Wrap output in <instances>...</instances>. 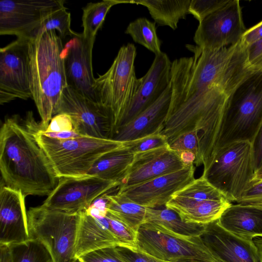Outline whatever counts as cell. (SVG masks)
I'll return each mask as SVG.
<instances>
[{
    "label": "cell",
    "mask_w": 262,
    "mask_h": 262,
    "mask_svg": "<svg viewBox=\"0 0 262 262\" xmlns=\"http://www.w3.org/2000/svg\"><path fill=\"white\" fill-rule=\"evenodd\" d=\"M224 199L225 198L223 194L201 176L175 192L167 204H179Z\"/></svg>",
    "instance_id": "cell-29"
},
{
    "label": "cell",
    "mask_w": 262,
    "mask_h": 262,
    "mask_svg": "<svg viewBox=\"0 0 262 262\" xmlns=\"http://www.w3.org/2000/svg\"><path fill=\"white\" fill-rule=\"evenodd\" d=\"M104 195L107 200V213L137 232L145 222L146 207L117 192Z\"/></svg>",
    "instance_id": "cell-28"
},
{
    "label": "cell",
    "mask_w": 262,
    "mask_h": 262,
    "mask_svg": "<svg viewBox=\"0 0 262 262\" xmlns=\"http://www.w3.org/2000/svg\"><path fill=\"white\" fill-rule=\"evenodd\" d=\"M64 3L63 0H2L0 34L29 38L32 31Z\"/></svg>",
    "instance_id": "cell-14"
},
{
    "label": "cell",
    "mask_w": 262,
    "mask_h": 262,
    "mask_svg": "<svg viewBox=\"0 0 262 262\" xmlns=\"http://www.w3.org/2000/svg\"><path fill=\"white\" fill-rule=\"evenodd\" d=\"M116 249L125 262H167L139 251H134L122 247H116Z\"/></svg>",
    "instance_id": "cell-40"
},
{
    "label": "cell",
    "mask_w": 262,
    "mask_h": 262,
    "mask_svg": "<svg viewBox=\"0 0 262 262\" xmlns=\"http://www.w3.org/2000/svg\"><path fill=\"white\" fill-rule=\"evenodd\" d=\"M71 14L63 6L53 11L30 34L29 39H33L47 31L57 30L61 38L72 37L77 34L71 28Z\"/></svg>",
    "instance_id": "cell-33"
},
{
    "label": "cell",
    "mask_w": 262,
    "mask_h": 262,
    "mask_svg": "<svg viewBox=\"0 0 262 262\" xmlns=\"http://www.w3.org/2000/svg\"><path fill=\"white\" fill-rule=\"evenodd\" d=\"M106 217L111 230L119 243L118 247L138 251L137 232L107 212Z\"/></svg>",
    "instance_id": "cell-34"
},
{
    "label": "cell",
    "mask_w": 262,
    "mask_h": 262,
    "mask_svg": "<svg viewBox=\"0 0 262 262\" xmlns=\"http://www.w3.org/2000/svg\"><path fill=\"white\" fill-rule=\"evenodd\" d=\"M255 172L252 143L236 141L218 149L202 176L226 200L236 203L253 184Z\"/></svg>",
    "instance_id": "cell-5"
},
{
    "label": "cell",
    "mask_w": 262,
    "mask_h": 262,
    "mask_svg": "<svg viewBox=\"0 0 262 262\" xmlns=\"http://www.w3.org/2000/svg\"><path fill=\"white\" fill-rule=\"evenodd\" d=\"M30 239L41 242L53 262H77L76 245L80 212L68 213L42 205L27 212Z\"/></svg>",
    "instance_id": "cell-7"
},
{
    "label": "cell",
    "mask_w": 262,
    "mask_h": 262,
    "mask_svg": "<svg viewBox=\"0 0 262 262\" xmlns=\"http://www.w3.org/2000/svg\"><path fill=\"white\" fill-rule=\"evenodd\" d=\"M118 246L106 216L93 217L84 211L80 212L76 245L77 259L93 251Z\"/></svg>",
    "instance_id": "cell-22"
},
{
    "label": "cell",
    "mask_w": 262,
    "mask_h": 262,
    "mask_svg": "<svg viewBox=\"0 0 262 262\" xmlns=\"http://www.w3.org/2000/svg\"><path fill=\"white\" fill-rule=\"evenodd\" d=\"M124 3L135 4V1L104 0L88 3L82 9L83 35L95 39L96 35L110 9L114 5Z\"/></svg>",
    "instance_id": "cell-30"
},
{
    "label": "cell",
    "mask_w": 262,
    "mask_h": 262,
    "mask_svg": "<svg viewBox=\"0 0 262 262\" xmlns=\"http://www.w3.org/2000/svg\"><path fill=\"white\" fill-rule=\"evenodd\" d=\"M0 170L4 185L25 196L49 195L58 178L26 119L6 118L0 130Z\"/></svg>",
    "instance_id": "cell-2"
},
{
    "label": "cell",
    "mask_w": 262,
    "mask_h": 262,
    "mask_svg": "<svg viewBox=\"0 0 262 262\" xmlns=\"http://www.w3.org/2000/svg\"><path fill=\"white\" fill-rule=\"evenodd\" d=\"M231 204L224 199L179 204H166L165 207L176 211L185 222L206 225L217 220Z\"/></svg>",
    "instance_id": "cell-24"
},
{
    "label": "cell",
    "mask_w": 262,
    "mask_h": 262,
    "mask_svg": "<svg viewBox=\"0 0 262 262\" xmlns=\"http://www.w3.org/2000/svg\"><path fill=\"white\" fill-rule=\"evenodd\" d=\"M171 96L170 85L154 103L121 127L113 139L123 142L161 133L167 116Z\"/></svg>",
    "instance_id": "cell-21"
},
{
    "label": "cell",
    "mask_w": 262,
    "mask_h": 262,
    "mask_svg": "<svg viewBox=\"0 0 262 262\" xmlns=\"http://www.w3.org/2000/svg\"><path fill=\"white\" fill-rule=\"evenodd\" d=\"M145 223L159 225L175 234L186 236H200L205 227V225L183 221L176 211L165 206L146 207Z\"/></svg>",
    "instance_id": "cell-27"
},
{
    "label": "cell",
    "mask_w": 262,
    "mask_h": 262,
    "mask_svg": "<svg viewBox=\"0 0 262 262\" xmlns=\"http://www.w3.org/2000/svg\"><path fill=\"white\" fill-rule=\"evenodd\" d=\"M79 262H125L118 254L116 247L98 249L78 258Z\"/></svg>",
    "instance_id": "cell-37"
},
{
    "label": "cell",
    "mask_w": 262,
    "mask_h": 262,
    "mask_svg": "<svg viewBox=\"0 0 262 262\" xmlns=\"http://www.w3.org/2000/svg\"><path fill=\"white\" fill-rule=\"evenodd\" d=\"M186 48L193 55L172 62L171 99L161 133L169 144L184 134L195 132L199 149L194 164L206 169L217 151L231 97L255 71L241 40L215 50L192 45Z\"/></svg>",
    "instance_id": "cell-1"
},
{
    "label": "cell",
    "mask_w": 262,
    "mask_h": 262,
    "mask_svg": "<svg viewBox=\"0 0 262 262\" xmlns=\"http://www.w3.org/2000/svg\"><path fill=\"white\" fill-rule=\"evenodd\" d=\"M170 262H210L194 258H180Z\"/></svg>",
    "instance_id": "cell-48"
},
{
    "label": "cell",
    "mask_w": 262,
    "mask_h": 262,
    "mask_svg": "<svg viewBox=\"0 0 262 262\" xmlns=\"http://www.w3.org/2000/svg\"><path fill=\"white\" fill-rule=\"evenodd\" d=\"M262 180V166L255 172L253 182Z\"/></svg>",
    "instance_id": "cell-49"
},
{
    "label": "cell",
    "mask_w": 262,
    "mask_h": 262,
    "mask_svg": "<svg viewBox=\"0 0 262 262\" xmlns=\"http://www.w3.org/2000/svg\"><path fill=\"white\" fill-rule=\"evenodd\" d=\"M262 122V72L255 71L236 90L226 110L217 149L236 141L253 142Z\"/></svg>",
    "instance_id": "cell-6"
},
{
    "label": "cell",
    "mask_w": 262,
    "mask_h": 262,
    "mask_svg": "<svg viewBox=\"0 0 262 262\" xmlns=\"http://www.w3.org/2000/svg\"><path fill=\"white\" fill-rule=\"evenodd\" d=\"M8 246L11 262H53L47 248L36 239H29Z\"/></svg>",
    "instance_id": "cell-32"
},
{
    "label": "cell",
    "mask_w": 262,
    "mask_h": 262,
    "mask_svg": "<svg viewBox=\"0 0 262 262\" xmlns=\"http://www.w3.org/2000/svg\"><path fill=\"white\" fill-rule=\"evenodd\" d=\"M27 119L58 179L86 176L101 156L123 146L122 142L114 139L85 136L64 140L50 138L39 133V124L32 114Z\"/></svg>",
    "instance_id": "cell-4"
},
{
    "label": "cell",
    "mask_w": 262,
    "mask_h": 262,
    "mask_svg": "<svg viewBox=\"0 0 262 262\" xmlns=\"http://www.w3.org/2000/svg\"><path fill=\"white\" fill-rule=\"evenodd\" d=\"M123 146L134 154L168 145L166 137L158 133L132 141L123 142Z\"/></svg>",
    "instance_id": "cell-35"
},
{
    "label": "cell",
    "mask_w": 262,
    "mask_h": 262,
    "mask_svg": "<svg viewBox=\"0 0 262 262\" xmlns=\"http://www.w3.org/2000/svg\"><path fill=\"white\" fill-rule=\"evenodd\" d=\"M252 145L256 171L262 166V122Z\"/></svg>",
    "instance_id": "cell-44"
},
{
    "label": "cell",
    "mask_w": 262,
    "mask_h": 262,
    "mask_svg": "<svg viewBox=\"0 0 262 262\" xmlns=\"http://www.w3.org/2000/svg\"><path fill=\"white\" fill-rule=\"evenodd\" d=\"M137 238L139 251L167 262L185 258L223 262L200 236L180 235L159 225L145 223L138 230Z\"/></svg>",
    "instance_id": "cell-9"
},
{
    "label": "cell",
    "mask_w": 262,
    "mask_h": 262,
    "mask_svg": "<svg viewBox=\"0 0 262 262\" xmlns=\"http://www.w3.org/2000/svg\"><path fill=\"white\" fill-rule=\"evenodd\" d=\"M169 147L176 152L182 151H191L197 156L199 144L196 133L193 132L184 134L168 144Z\"/></svg>",
    "instance_id": "cell-38"
},
{
    "label": "cell",
    "mask_w": 262,
    "mask_h": 262,
    "mask_svg": "<svg viewBox=\"0 0 262 262\" xmlns=\"http://www.w3.org/2000/svg\"><path fill=\"white\" fill-rule=\"evenodd\" d=\"M63 48L61 38L55 30L29 39L30 89L42 130L59 113L63 90L68 86Z\"/></svg>",
    "instance_id": "cell-3"
},
{
    "label": "cell",
    "mask_w": 262,
    "mask_h": 262,
    "mask_svg": "<svg viewBox=\"0 0 262 262\" xmlns=\"http://www.w3.org/2000/svg\"><path fill=\"white\" fill-rule=\"evenodd\" d=\"M252 205L262 209V204H255V205Z\"/></svg>",
    "instance_id": "cell-50"
},
{
    "label": "cell",
    "mask_w": 262,
    "mask_h": 262,
    "mask_svg": "<svg viewBox=\"0 0 262 262\" xmlns=\"http://www.w3.org/2000/svg\"><path fill=\"white\" fill-rule=\"evenodd\" d=\"M262 39V20L246 30L241 41L247 48Z\"/></svg>",
    "instance_id": "cell-43"
},
{
    "label": "cell",
    "mask_w": 262,
    "mask_h": 262,
    "mask_svg": "<svg viewBox=\"0 0 262 262\" xmlns=\"http://www.w3.org/2000/svg\"><path fill=\"white\" fill-rule=\"evenodd\" d=\"M177 153L185 166L194 165L196 158V156L194 152L191 151L186 150L178 152Z\"/></svg>",
    "instance_id": "cell-46"
},
{
    "label": "cell",
    "mask_w": 262,
    "mask_h": 262,
    "mask_svg": "<svg viewBox=\"0 0 262 262\" xmlns=\"http://www.w3.org/2000/svg\"><path fill=\"white\" fill-rule=\"evenodd\" d=\"M195 169L192 165L140 184L120 185L117 193L147 208L165 206L175 192L195 179Z\"/></svg>",
    "instance_id": "cell-16"
},
{
    "label": "cell",
    "mask_w": 262,
    "mask_h": 262,
    "mask_svg": "<svg viewBox=\"0 0 262 262\" xmlns=\"http://www.w3.org/2000/svg\"><path fill=\"white\" fill-rule=\"evenodd\" d=\"M191 0L135 1V4L146 7L155 23L176 30L180 19H185L189 14Z\"/></svg>",
    "instance_id": "cell-26"
},
{
    "label": "cell",
    "mask_w": 262,
    "mask_h": 262,
    "mask_svg": "<svg viewBox=\"0 0 262 262\" xmlns=\"http://www.w3.org/2000/svg\"><path fill=\"white\" fill-rule=\"evenodd\" d=\"M95 39L77 33L63 46L62 56L68 85L81 96L99 103L95 90L92 68Z\"/></svg>",
    "instance_id": "cell-15"
},
{
    "label": "cell",
    "mask_w": 262,
    "mask_h": 262,
    "mask_svg": "<svg viewBox=\"0 0 262 262\" xmlns=\"http://www.w3.org/2000/svg\"><path fill=\"white\" fill-rule=\"evenodd\" d=\"M246 30L239 1L229 0L199 23L193 40L202 49L218 50L238 43Z\"/></svg>",
    "instance_id": "cell-11"
},
{
    "label": "cell",
    "mask_w": 262,
    "mask_h": 262,
    "mask_svg": "<svg viewBox=\"0 0 262 262\" xmlns=\"http://www.w3.org/2000/svg\"><path fill=\"white\" fill-rule=\"evenodd\" d=\"M25 196L1 183L0 245L21 243L30 239Z\"/></svg>",
    "instance_id": "cell-19"
},
{
    "label": "cell",
    "mask_w": 262,
    "mask_h": 262,
    "mask_svg": "<svg viewBox=\"0 0 262 262\" xmlns=\"http://www.w3.org/2000/svg\"><path fill=\"white\" fill-rule=\"evenodd\" d=\"M200 237L209 250L223 262H260L253 241L231 233L223 228L217 220L206 224Z\"/></svg>",
    "instance_id": "cell-18"
},
{
    "label": "cell",
    "mask_w": 262,
    "mask_h": 262,
    "mask_svg": "<svg viewBox=\"0 0 262 262\" xmlns=\"http://www.w3.org/2000/svg\"><path fill=\"white\" fill-rule=\"evenodd\" d=\"M38 130L40 133L45 136H46L50 138H55L58 139H71L79 138L83 136L75 130L66 131L57 133H45L41 130L40 123L39 128Z\"/></svg>",
    "instance_id": "cell-45"
},
{
    "label": "cell",
    "mask_w": 262,
    "mask_h": 262,
    "mask_svg": "<svg viewBox=\"0 0 262 262\" xmlns=\"http://www.w3.org/2000/svg\"><path fill=\"white\" fill-rule=\"evenodd\" d=\"M29 42V38H17L0 49L1 105L16 99L32 98Z\"/></svg>",
    "instance_id": "cell-12"
},
{
    "label": "cell",
    "mask_w": 262,
    "mask_h": 262,
    "mask_svg": "<svg viewBox=\"0 0 262 262\" xmlns=\"http://www.w3.org/2000/svg\"><path fill=\"white\" fill-rule=\"evenodd\" d=\"M217 221L225 229L242 238L253 241L262 236V209L254 206L232 204Z\"/></svg>",
    "instance_id": "cell-23"
},
{
    "label": "cell",
    "mask_w": 262,
    "mask_h": 262,
    "mask_svg": "<svg viewBox=\"0 0 262 262\" xmlns=\"http://www.w3.org/2000/svg\"><path fill=\"white\" fill-rule=\"evenodd\" d=\"M171 64L166 53L161 52L155 55L147 72L139 78L137 92L121 119L118 131L154 103L170 85Z\"/></svg>",
    "instance_id": "cell-17"
},
{
    "label": "cell",
    "mask_w": 262,
    "mask_h": 262,
    "mask_svg": "<svg viewBox=\"0 0 262 262\" xmlns=\"http://www.w3.org/2000/svg\"><path fill=\"white\" fill-rule=\"evenodd\" d=\"M73 130L75 129L71 116L65 113H59L51 119L48 126L42 131L57 133Z\"/></svg>",
    "instance_id": "cell-39"
},
{
    "label": "cell",
    "mask_w": 262,
    "mask_h": 262,
    "mask_svg": "<svg viewBox=\"0 0 262 262\" xmlns=\"http://www.w3.org/2000/svg\"><path fill=\"white\" fill-rule=\"evenodd\" d=\"M229 0H191L189 14L199 23L207 16L223 7Z\"/></svg>",
    "instance_id": "cell-36"
},
{
    "label": "cell",
    "mask_w": 262,
    "mask_h": 262,
    "mask_svg": "<svg viewBox=\"0 0 262 262\" xmlns=\"http://www.w3.org/2000/svg\"><path fill=\"white\" fill-rule=\"evenodd\" d=\"M236 203L247 205L262 204V180L253 182Z\"/></svg>",
    "instance_id": "cell-41"
},
{
    "label": "cell",
    "mask_w": 262,
    "mask_h": 262,
    "mask_svg": "<svg viewBox=\"0 0 262 262\" xmlns=\"http://www.w3.org/2000/svg\"><path fill=\"white\" fill-rule=\"evenodd\" d=\"M253 241L258 249L260 262H262V236L255 237Z\"/></svg>",
    "instance_id": "cell-47"
},
{
    "label": "cell",
    "mask_w": 262,
    "mask_h": 262,
    "mask_svg": "<svg viewBox=\"0 0 262 262\" xmlns=\"http://www.w3.org/2000/svg\"><path fill=\"white\" fill-rule=\"evenodd\" d=\"M155 24L146 18H139L129 23L125 33L129 34L135 42L156 55L162 51L161 41L157 34Z\"/></svg>",
    "instance_id": "cell-31"
},
{
    "label": "cell",
    "mask_w": 262,
    "mask_h": 262,
    "mask_svg": "<svg viewBox=\"0 0 262 262\" xmlns=\"http://www.w3.org/2000/svg\"><path fill=\"white\" fill-rule=\"evenodd\" d=\"M135 154L123 146L101 156L87 175L122 184L126 177Z\"/></svg>",
    "instance_id": "cell-25"
},
{
    "label": "cell",
    "mask_w": 262,
    "mask_h": 262,
    "mask_svg": "<svg viewBox=\"0 0 262 262\" xmlns=\"http://www.w3.org/2000/svg\"><path fill=\"white\" fill-rule=\"evenodd\" d=\"M185 167L177 153L169 145L136 154L128 173L120 185L140 184Z\"/></svg>",
    "instance_id": "cell-20"
},
{
    "label": "cell",
    "mask_w": 262,
    "mask_h": 262,
    "mask_svg": "<svg viewBox=\"0 0 262 262\" xmlns=\"http://www.w3.org/2000/svg\"><path fill=\"white\" fill-rule=\"evenodd\" d=\"M247 61L254 71L262 72V39L247 48Z\"/></svg>",
    "instance_id": "cell-42"
},
{
    "label": "cell",
    "mask_w": 262,
    "mask_h": 262,
    "mask_svg": "<svg viewBox=\"0 0 262 262\" xmlns=\"http://www.w3.org/2000/svg\"><path fill=\"white\" fill-rule=\"evenodd\" d=\"M120 185L91 175L60 178L41 205L51 210L80 212L86 209L96 199Z\"/></svg>",
    "instance_id": "cell-10"
},
{
    "label": "cell",
    "mask_w": 262,
    "mask_h": 262,
    "mask_svg": "<svg viewBox=\"0 0 262 262\" xmlns=\"http://www.w3.org/2000/svg\"><path fill=\"white\" fill-rule=\"evenodd\" d=\"M72 118L75 130L85 136L113 139L114 118L111 111L94 102L68 86L62 95L59 113Z\"/></svg>",
    "instance_id": "cell-13"
},
{
    "label": "cell",
    "mask_w": 262,
    "mask_h": 262,
    "mask_svg": "<svg viewBox=\"0 0 262 262\" xmlns=\"http://www.w3.org/2000/svg\"><path fill=\"white\" fill-rule=\"evenodd\" d=\"M136 55L133 44L122 46L108 70L95 78V90L99 102L113 114L115 136L140 84L134 66Z\"/></svg>",
    "instance_id": "cell-8"
}]
</instances>
